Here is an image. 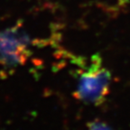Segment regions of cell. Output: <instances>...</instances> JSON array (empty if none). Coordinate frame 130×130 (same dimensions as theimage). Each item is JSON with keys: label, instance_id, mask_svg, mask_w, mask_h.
<instances>
[{"label": "cell", "instance_id": "obj_3", "mask_svg": "<svg viewBox=\"0 0 130 130\" xmlns=\"http://www.w3.org/2000/svg\"><path fill=\"white\" fill-rule=\"evenodd\" d=\"M87 130H114L109 125H108L106 122L101 120L95 119L93 121H90L87 125Z\"/></svg>", "mask_w": 130, "mask_h": 130}, {"label": "cell", "instance_id": "obj_2", "mask_svg": "<svg viewBox=\"0 0 130 130\" xmlns=\"http://www.w3.org/2000/svg\"><path fill=\"white\" fill-rule=\"evenodd\" d=\"M32 42L20 24L0 31V65L15 68L24 65L32 54Z\"/></svg>", "mask_w": 130, "mask_h": 130}, {"label": "cell", "instance_id": "obj_1", "mask_svg": "<svg viewBox=\"0 0 130 130\" xmlns=\"http://www.w3.org/2000/svg\"><path fill=\"white\" fill-rule=\"evenodd\" d=\"M111 81V73L104 66L102 58L94 54L87 66L79 71L74 97L84 103L99 106L109 94Z\"/></svg>", "mask_w": 130, "mask_h": 130}]
</instances>
